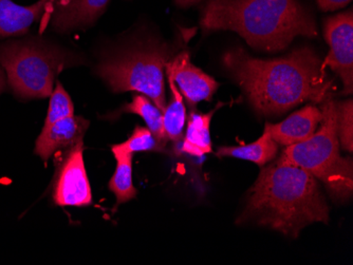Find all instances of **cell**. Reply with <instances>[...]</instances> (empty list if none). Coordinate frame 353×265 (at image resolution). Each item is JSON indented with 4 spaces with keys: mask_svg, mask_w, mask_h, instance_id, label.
<instances>
[{
    "mask_svg": "<svg viewBox=\"0 0 353 265\" xmlns=\"http://www.w3.org/2000/svg\"><path fill=\"white\" fill-rule=\"evenodd\" d=\"M48 0H39L31 6H19L12 0H0V37L21 36L30 27L41 21Z\"/></svg>",
    "mask_w": 353,
    "mask_h": 265,
    "instance_id": "4fadbf2b",
    "label": "cell"
},
{
    "mask_svg": "<svg viewBox=\"0 0 353 265\" xmlns=\"http://www.w3.org/2000/svg\"><path fill=\"white\" fill-rule=\"evenodd\" d=\"M336 132L343 149L353 151V103L352 100L336 103Z\"/></svg>",
    "mask_w": 353,
    "mask_h": 265,
    "instance_id": "44dd1931",
    "label": "cell"
},
{
    "mask_svg": "<svg viewBox=\"0 0 353 265\" xmlns=\"http://www.w3.org/2000/svg\"><path fill=\"white\" fill-rule=\"evenodd\" d=\"M166 75L174 80L176 88L188 104L197 105L202 100L211 102L219 84L190 61L188 52L172 57L165 66Z\"/></svg>",
    "mask_w": 353,
    "mask_h": 265,
    "instance_id": "30bf717a",
    "label": "cell"
},
{
    "mask_svg": "<svg viewBox=\"0 0 353 265\" xmlns=\"http://www.w3.org/2000/svg\"><path fill=\"white\" fill-rule=\"evenodd\" d=\"M165 146L157 140L148 127L137 126L130 138L124 143L111 147L112 153L132 154L137 152L162 151Z\"/></svg>",
    "mask_w": 353,
    "mask_h": 265,
    "instance_id": "d6986e66",
    "label": "cell"
},
{
    "mask_svg": "<svg viewBox=\"0 0 353 265\" xmlns=\"http://www.w3.org/2000/svg\"><path fill=\"white\" fill-rule=\"evenodd\" d=\"M75 59L66 51L37 39L0 45V67L16 96L43 98L53 92L55 77Z\"/></svg>",
    "mask_w": 353,
    "mask_h": 265,
    "instance_id": "8992f818",
    "label": "cell"
},
{
    "mask_svg": "<svg viewBox=\"0 0 353 265\" xmlns=\"http://www.w3.org/2000/svg\"><path fill=\"white\" fill-rule=\"evenodd\" d=\"M6 88V72L1 67H0V93L3 92Z\"/></svg>",
    "mask_w": 353,
    "mask_h": 265,
    "instance_id": "cb8c5ba5",
    "label": "cell"
},
{
    "mask_svg": "<svg viewBox=\"0 0 353 265\" xmlns=\"http://www.w3.org/2000/svg\"><path fill=\"white\" fill-rule=\"evenodd\" d=\"M325 39L328 43V55L323 68L329 67L342 81L344 94L353 92V11L343 12L329 17L325 23Z\"/></svg>",
    "mask_w": 353,
    "mask_h": 265,
    "instance_id": "ba28073f",
    "label": "cell"
},
{
    "mask_svg": "<svg viewBox=\"0 0 353 265\" xmlns=\"http://www.w3.org/2000/svg\"><path fill=\"white\" fill-rule=\"evenodd\" d=\"M317 7L322 11H335L347 7L352 0H315Z\"/></svg>",
    "mask_w": 353,
    "mask_h": 265,
    "instance_id": "7402d4cb",
    "label": "cell"
},
{
    "mask_svg": "<svg viewBox=\"0 0 353 265\" xmlns=\"http://www.w3.org/2000/svg\"><path fill=\"white\" fill-rule=\"evenodd\" d=\"M322 110L314 105L303 107L279 124L267 123L263 131L269 134L279 145L291 146L310 138L322 120Z\"/></svg>",
    "mask_w": 353,
    "mask_h": 265,
    "instance_id": "7c38bea8",
    "label": "cell"
},
{
    "mask_svg": "<svg viewBox=\"0 0 353 265\" xmlns=\"http://www.w3.org/2000/svg\"><path fill=\"white\" fill-rule=\"evenodd\" d=\"M174 1H176V5L179 6V7L188 8L200 3L201 0H174Z\"/></svg>",
    "mask_w": 353,
    "mask_h": 265,
    "instance_id": "603a6c76",
    "label": "cell"
},
{
    "mask_svg": "<svg viewBox=\"0 0 353 265\" xmlns=\"http://www.w3.org/2000/svg\"><path fill=\"white\" fill-rule=\"evenodd\" d=\"M328 221L329 207L316 179L279 159L261 167L238 219V223L271 227L292 238L309 224Z\"/></svg>",
    "mask_w": 353,
    "mask_h": 265,
    "instance_id": "7a4b0ae2",
    "label": "cell"
},
{
    "mask_svg": "<svg viewBox=\"0 0 353 265\" xmlns=\"http://www.w3.org/2000/svg\"><path fill=\"white\" fill-rule=\"evenodd\" d=\"M52 198L59 206H89L92 193L84 162V141L57 152Z\"/></svg>",
    "mask_w": 353,
    "mask_h": 265,
    "instance_id": "52a82bcc",
    "label": "cell"
},
{
    "mask_svg": "<svg viewBox=\"0 0 353 265\" xmlns=\"http://www.w3.org/2000/svg\"><path fill=\"white\" fill-rule=\"evenodd\" d=\"M205 32L230 30L265 52L285 50L295 37H316L314 17L297 0H208L202 11Z\"/></svg>",
    "mask_w": 353,
    "mask_h": 265,
    "instance_id": "3957f363",
    "label": "cell"
},
{
    "mask_svg": "<svg viewBox=\"0 0 353 265\" xmlns=\"http://www.w3.org/2000/svg\"><path fill=\"white\" fill-rule=\"evenodd\" d=\"M89 120L82 116H69L41 130L35 144V154L47 164L52 156L84 141Z\"/></svg>",
    "mask_w": 353,
    "mask_h": 265,
    "instance_id": "8fae6325",
    "label": "cell"
},
{
    "mask_svg": "<svg viewBox=\"0 0 353 265\" xmlns=\"http://www.w3.org/2000/svg\"><path fill=\"white\" fill-rule=\"evenodd\" d=\"M117 160L116 173L109 182V189L116 195L117 206L137 197L132 183V154L114 153Z\"/></svg>",
    "mask_w": 353,
    "mask_h": 265,
    "instance_id": "ac0fdd59",
    "label": "cell"
},
{
    "mask_svg": "<svg viewBox=\"0 0 353 265\" xmlns=\"http://www.w3.org/2000/svg\"><path fill=\"white\" fill-rule=\"evenodd\" d=\"M222 65L261 116H281L306 102L322 104L334 90L322 59L310 47L274 59H255L234 48L223 55Z\"/></svg>",
    "mask_w": 353,
    "mask_h": 265,
    "instance_id": "6da1fadb",
    "label": "cell"
},
{
    "mask_svg": "<svg viewBox=\"0 0 353 265\" xmlns=\"http://www.w3.org/2000/svg\"><path fill=\"white\" fill-rule=\"evenodd\" d=\"M221 106L222 104H218L215 109L208 114H190L182 146L184 152L195 157H203L204 154L211 153L212 140L210 127L214 114Z\"/></svg>",
    "mask_w": 353,
    "mask_h": 265,
    "instance_id": "5bb4252c",
    "label": "cell"
},
{
    "mask_svg": "<svg viewBox=\"0 0 353 265\" xmlns=\"http://www.w3.org/2000/svg\"><path fill=\"white\" fill-rule=\"evenodd\" d=\"M321 110L323 118L315 134L307 141L287 146L279 160L306 170L324 183L331 197L346 201L352 195L353 163L340 153L336 103L329 98Z\"/></svg>",
    "mask_w": 353,
    "mask_h": 265,
    "instance_id": "277c9868",
    "label": "cell"
},
{
    "mask_svg": "<svg viewBox=\"0 0 353 265\" xmlns=\"http://www.w3.org/2000/svg\"><path fill=\"white\" fill-rule=\"evenodd\" d=\"M123 112L138 114L148 125V129L156 136L162 145L165 146L168 140L163 128V112L157 105L143 94H137L132 98V103L122 109Z\"/></svg>",
    "mask_w": 353,
    "mask_h": 265,
    "instance_id": "e0dca14e",
    "label": "cell"
},
{
    "mask_svg": "<svg viewBox=\"0 0 353 265\" xmlns=\"http://www.w3.org/2000/svg\"><path fill=\"white\" fill-rule=\"evenodd\" d=\"M50 96V104H49L47 118H46L43 129L51 127L53 124L63 118L74 116V106H73L72 100H71L68 92L63 89V85L59 81H57V87Z\"/></svg>",
    "mask_w": 353,
    "mask_h": 265,
    "instance_id": "ffe728a7",
    "label": "cell"
},
{
    "mask_svg": "<svg viewBox=\"0 0 353 265\" xmlns=\"http://www.w3.org/2000/svg\"><path fill=\"white\" fill-rule=\"evenodd\" d=\"M172 59L168 45L139 43L107 55L99 64L97 73L114 92L140 93L164 112L168 105L164 72Z\"/></svg>",
    "mask_w": 353,
    "mask_h": 265,
    "instance_id": "5b68a950",
    "label": "cell"
},
{
    "mask_svg": "<svg viewBox=\"0 0 353 265\" xmlns=\"http://www.w3.org/2000/svg\"><path fill=\"white\" fill-rule=\"evenodd\" d=\"M277 152L279 144L269 136V134L263 131V136L253 143L233 147L222 146L218 148L217 156L221 158L230 157L245 160L263 167L276 158Z\"/></svg>",
    "mask_w": 353,
    "mask_h": 265,
    "instance_id": "9a60e30c",
    "label": "cell"
},
{
    "mask_svg": "<svg viewBox=\"0 0 353 265\" xmlns=\"http://www.w3.org/2000/svg\"><path fill=\"white\" fill-rule=\"evenodd\" d=\"M109 0H48L41 31L50 25L57 32H67L92 25L104 13Z\"/></svg>",
    "mask_w": 353,
    "mask_h": 265,
    "instance_id": "9c48e42d",
    "label": "cell"
},
{
    "mask_svg": "<svg viewBox=\"0 0 353 265\" xmlns=\"http://www.w3.org/2000/svg\"><path fill=\"white\" fill-rule=\"evenodd\" d=\"M168 76V84L172 91V98L163 112V128L168 141L179 142L183 138L186 123V109L183 96L176 88L174 80Z\"/></svg>",
    "mask_w": 353,
    "mask_h": 265,
    "instance_id": "2e32d148",
    "label": "cell"
}]
</instances>
